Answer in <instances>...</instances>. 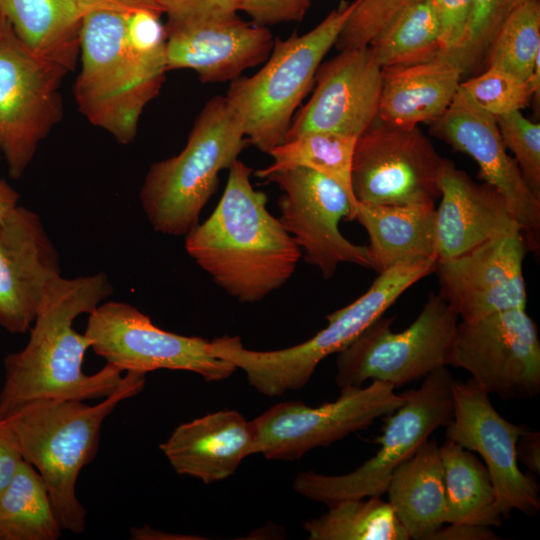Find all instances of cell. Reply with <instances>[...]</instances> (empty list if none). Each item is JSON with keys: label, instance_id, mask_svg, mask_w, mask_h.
I'll list each match as a JSON object with an SVG mask.
<instances>
[{"label": "cell", "instance_id": "cell-1", "mask_svg": "<svg viewBox=\"0 0 540 540\" xmlns=\"http://www.w3.org/2000/svg\"><path fill=\"white\" fill-rule=\"evenodd\" d=\"M160 17L87 0L75 101L92 125L121 144L134 140L144 108L164 82L166 36Z\"/></svg>", "mask_w": 540, "mask_h": 540}, {"label": "cell", "instance_id": "cell-2", "mask_svg": "<svg viewBox=\"0 0 540 540\" xmlns=\"http://www.w3.org/2000/svg\"><path fill=\"white\" fill-rule=\"evenodd\" d=\"M112 290L103 272L71 279L60 275L51 281L26 346L3 360L2 415L35 400H101L119 387L123 372L111 364L94 374L83 372L91 342L73 328L79 315L91 313Z\"/></svg>", "mask_w": 540, "mask_h": 540}, {"label": "cell", "instance_id": "cell-3", "mask_svg": "<svg viewBox=\"0 0 540 540\" xmlns=\"http://www.w3.org/2000/svg\"><path fill=\"white\" fill-rule=\"evenodd\" d=\"M252 172L235 160L216 208L185 236L188 255L240 303L259 302L280 289L302 257L268 211L267 195L252 186Z\"/></svg>", "mask_w": 540, "mask_h": 540}, {"label": "cell", "instance_id": "cell-4", "mask_svg": "<svg viewBox=\"0 0 540 540\" xmlns=\"http://www.w3.org/2000/svg\"><path fill=\"white\" fill-rule=\"evenodd\" d=\"M145 374L126 372L119 387L94 405L78 400H35L4 415L23 459L40 474L63 530L81 534L86 509L76 493L81 470L96 455L104 420L145 387Z\"/></svg>", "mask_w": 540, "mask_h": 540}, {"label": "cell", "instance_id": "cell-5", "mask_svg": "<svg viewBox=\"0 0 540 540\" xmlns=\"http://www.w3.org/2000/svg\"><path fill=\"white\" fill-rule=\"evenodd\" d=\"M437 258L399 264L379 273L369 289L347 306L326 316L328 324L307 341L270 351L250 350L239 336L209 341L211 355L231 362L259 393L282 396L303 388L326 357L354 341L413 284L435 271Z\"/></svg>", "mask_w": 540, "mask_h": 540}, {"label": "cell", "instance_id": "cell-6", "mask_svg": "<svg viewBox=\"0 0 540 540\" xmlns=\"http://www.w3.org/2000/svg\"><path fill=\"white\" fill-rule=\"evenodd\" d=\"M248 140L225 96L207 101L182 151L152 164L140 188L141 207L156 232L186 236Z\"/></svg>", "mask_w": 540, "mask_h": 540}, {"label": "cell", "instance_id": "cell-7", "mask_svg": "<svg viewBox=\"0 0 540 540\" xmlns=\"http://www.w3.org/2000/svg\"><path fill=\"white\" fill-rule=\"evenodd\" d=\"M359 0L332 10L316 27L274 39L264 66L231 81L226 99L239 116L248 142L269 153L284 141L296 109L312 85L327 52Z\"/></svg>", "mask_w": 540, "mask_h": 540}, {"label": "cell", "instance_id": "cell-8", "mask_svg": "<svg viewBox=\"0 0 540 540\" xmlns=\"http://www.w3.org/2000/svg\"><path fill=\"white\" fill-rule=\"evenodd\" d=\"M453 381L447 367L428 374L420 387L401 393L403 403L383 417V433L373 440L381 447L373 457L342 475L299 472L294 491L327 506L345 499L381 497L395 469L452 420Z\"/></svg>", "mask_w": 540, "mask_h": 540}, {"label": "cell", "instance_id": "cell-9", "mask_svg": "<svg viewBox=\"0 0 540 540\" xmlns=\"http://www.w3.org/2000/svg\"><path fill=\"white\" fill-rule=\"evenodd\" d=\"M167 71L191 69L202 83L233 81L264 63L271 31L243 20L235 0H160Z\"/></svg>", "mask_w": 540, "mask_h": 540}, {"label": "cell", "instance_id": "cell-10", "mask_svg": "<svg viewBox=\"0 0 540 540\" xmlns=\"http://www.w3.org/2000/svg\"><path fill=\"white\" fill-rule=\"evenodd\" d=\"M394 317L382 315L337 353L335 382L342 389L381 381L401 387L451 366L459 317L430 293L417 318L394 332Z\"/></svg>", "mask_w": 540, "mask_h": 540}, {"label": "cell", "instance_id": "cell-11", "mask_svg": "<svg viewBox=\"0 0 540 540\" xmlns=\"http://www.w3.org/2000/svg\"><path fill=\"white\" fill-rule=\"evenodd\" d=\"M68 73L35 54L0 16V150L20 178L63 115L60 86Z\"/></svg>", "mask_w": 540, "mask_h": 540}, {"label": "cell", "instance_id": "cell-12", "mask_svg": "<svg viewBox=\"0 0 540 540\" xmlns=\"http://www.w3.org/2000/svg\"><path fill=\"white\" fill-rule=\"evenodd\" d=\"M84 334L96 355L122 372L160 369L193 372L206 382L227 379L237 369L208 350L209 341L165 331L136 307L102 302L89 313Z\"/></svg>", "mask_w": 540, "mask_h": 540}, {"label": "cell", "instance_id": "cell-13", "mask_svg": "<svg viewBox=\"0 0 540 540\" xmlns=\"http://www.w3.org/2000/svg\"><path fill=\"white\" fill-rule=\"evenodd\" d=\"M394 389L391 384L371 381L366 387H344L336 400L317 407L301 401L277 403L252 420L257 454L268 460L293 461L366 429L403 403L402 394Z\"/></svg>", "mask_w": 540, "mask_h": 540}, {"label": "cell", "instance_id": "cell-14", "mask_svg": "<svg viewBox=\"0 0 540 540\" xmlns=\"http://www.w3.org/2000/svg\"><path fill=\"white\" fill-rule=\"evenodd\" d=\"M443 161L418 126L375 121L355 143L353 194L362 204H435Z\"/></svg>", "mask_w": 540, "mask_h": 540}, {"label": "cell", "instance_id": "cell-15", "mask_svg": "<svg viewBox=\"0 0 540 540\" xmlns=\"http://www.w3.org/2000/svg\"><path fill=\"white\" fill-rule=\"evenodd\" d=\"M451 366L489 395L530 399L540 392V341L526 308L458 323Z\"/></svg>", "mask_w": 540, "mask_h": 540}, {"label": "cell", "instance_id": "cell-16", "mask_svg": "<svg viewBox=\"0 0 540 540\" xmlns=\"http://www.w3.org/2000/svg\"><path fill=\"white\" fill-rule=\"evenodd\" d=\"M263 179L282 190L278 219L303 251L306 262L323 278L331 279L342 263L371 269L367 246L350 242L340 232L339 222L350 221L352 212L350 199L340 185L305 167L279 170Z\"/></svg>", "mask_w": 540, "mask_h": 540}, {"label": "cell", "instance_id": "cell-17", "mask_svg": "<svg viewBox=\"0 0 540 540\" xmlns=\"http://www.w3.org/2000/svg\"><path fill=\"white\" fill-rule=\"evenodd\" d=\"M453 416L446 439L477 452L490 475L503 516L517 510L527 516L540 508L539 484L518 467L516 443L528 428L506 420L489 394L472 379L453 381Z\"/></svg>", "mask_w": 540, "mask_h": 540}, {"label": "cell", "instance_id": "cell-18", "mask_svg": "<svg viewBox=\"0 0 540 540\" xmlns=\"http://www.w3.org/2000/svg\"><path fill=\"white\" fill-rule=\"evenodd\" d=\"M527 250L525 237L517 230L459 256L437 260L438 295L461 321L526 308L523 260Z\"/></svg>", "mask_w": 540, "mask_h": 540}, {"label": "cell", "instance_id": "cell-19", "mask_svg": "<svg viewBox=\"0 0 540 540\" xmlns=\"http://www.w3.org/2000/svg\"><path fill=\"white\" fill-rule=\"evenodd\" d=\"M430 125L433 136L477 163L479 178L501 194L528 249L536 250L540 198L526 183L516 160L507 153L495 117L475 105L459 87L444 114Z\"/></svg>", "mask_w": 540, "mask_h": 540}, {"label": "cell", "instance_id": "cell-20", "mask_svg": "<svg viewBox=\"0 0 540 540\" xmlns=\"http://www.w3.org/2000/svg\"><path fill=\"white\" fill-rule=\"evenodd\" d=\"M314 84L310 100L293 117L284 141L313 131L358 138L376 121L382 68L369 46L340 51L321 63Z\"/></svg>", "mask_w": 540, "mask_h": 540}, {"label": "cell", "instance_id": "cell-21", "mask_svg": "<svg viewBox=\"0 0 540 540\" xmlns=\"http://www.w3.org/2000/svg\"><path fill=\"white\" fill-rule=\"evenodd\" d=\"M60 275L59 254L39 215L17 205L0 219V327L27 332L47 287Z\"/></svg>", "mask_w": 540, "mask_h": 540}, {"label": "cell", "instance_id": "cell-22", "mask_svg": "<svg viewBox=\"0 0 540 540\" xmlns=\"http://www.w3.org/2000/svg\"><path fill=\"white\" fill-rule=\"evenodd\" d=\"M436 209V256L446 260L464 254L502 235L521 230L501 194L486 183H476L444 159Z\"/></svg>", "mask_w": 540, "mask_h": 540}, {"label": "cell", "instance_id": "cell-23", "mask_svg": "<svg viewBox=\"0 0 540 540\" xmlns=\"http://www.w3.org/2000/svg\"><path fill=\"white\" fill-rule=\"evenodd\" d=\"M159 448L178 475L210 484L257 454V438L253 421L226 409L179 424Z\"/></svg>", "mask_w": 540, "mask_h": 540}, {"label": "cell", "instance_id": "cell-24", "mask_svg": "<svg viewBox=\"0 0 540 540\" xmlns=\"http://www.w3.org/2000/svg\"><path fill=\"white\" fill-rule=\"evenodd\" d=\"M462 77L461 67L443 52L425 62L383 68L376 121L399 127L433 123L451 104Z\"/></svg>", "mask_w": 540, "mask_h": 540}, {"label": "cell", "instance_id": "cell-25", "mask_svg": "<svg viewBox=\"0 0 540 540\" xmlns=\"http://www.w3.org/2000/svg\"><path fill=\"white\" fill-rule=\"evenodd\" d=\"M354 220L369 236L371 269L378 274L399 264L437 257L434 204L358 203Z\"/></svg>", "mask_w": 540, "mask_h": 540}, {"label": "cell", "instance_id": "cell-26", "mask_svg": "<svg viewBox=\"0 0 540 540\" xmlns=\"http://www.w3.org/2000/svg\"><path fill=\"white\" fill-rule=\"evenodd\" d=\"M386 493L410 539L431 540L446 523L440 446L427 440L393 472Z\"/></svg>", "mask_w": 540, "mask_h": 540}, {"label": "cell", "instance_id": "cell-27", "mask_svg": "<svg viewBox=\"0 0 540 540\" xmlns=\"http://www.w3.org/2000/svg\"><path fill=\"white\" fill-rule=\"evenodd\" d=\"M87 0H0V16L38 56L68 72L79 58Z\"/></svg>", "mask_w": 540, "mask_h": 540}, {"label": "cell", "instance_id": "cell-28", "mask_svg": "<svg viewBox=\"0 0 540 540\" xmlns=\"http://www.w3.org/2000/svg\"><path fill=\"white\" fill-rule=\"evenodd\" d=\"M446 523L500 526L503 515L486 466L469 450L447 440L440 446Z\"/></svg>", "mask_w": 540, "mask_h": 540}, {"label": "cell", "instance_id": "cell-29", "mask_svg": "<svg viewBox=\"0 0 540 540\" xmlns=\"http://www.w3.org/2000/svg\"><path fill=\"white\" fill-rule=\"evenodd\" d=\"M62 531L40 474L23 460L0 496V540H56Z\"/></svg>", "mask_w": 540, "mask_h": 540}, {"label": "cell", "instance_id": "cell-30", "mask_svg": "<svg viewBox=\"0 0 540 540\" xmlns=\"http://www.w3.org/2000/svg\"><path fill=\"white\" fill-rule=\"evenodd\" d=\"M357 138L332 132L313 131L304 133L274 147L268 154L273 163L257 170L258 178L293 167L314 170L336 182L348 195L354 220L358 202L353 194L351 169L354 147Z\"/></svg>", "mask_w": 540, "mask_h": 540}, {"label": "cell", "instance_id": "cell-31", "mask_svg": "<svg viewBox=\"0 0 540 540\" xmlns=\"http://www.w3.org/2000/svg\"><path fill=\"white\" fill-rule=\"evenodd\" d=\"M381 68L431 60L441 51L440 26L432 0L403 9L369 42Z\"/></svg>", "mask_w": 540, "mask_h": 540}, {"label": "cell", "instance_id": "cell-32", "mask_svg": "<svg viewBox=\"0 0 540 540\" xmlns=\"http://www.w3.org/2000/svg\"><path fill=\"white\" fill-rule=\"evenodd\" d=\"M310 540H409L389 502L378 496L345 499L303 524Z\"/></svg>", "mask_w": 540, "mask_h": 540}, {"label": "cell", "instance_id": "cell-33", "mask_svg": "<svg viewBox=\"0 0 540 540\" xmlns=\"http://www.w3.org/2000/svg\"><path fill=\"white\" fill-rule=\"evenodd\" d=\"M539 61L540 2L529 0L515 10L497 32L487 53L485 68H500L529 81Z\"/></svg>", "mask_w": 540, "mask_h": 540}, {"label": "cell", "instance_id": "cell-34", "mask_svg": "<svg viewBox=\"0 0 540 540\" xmlns=\"http://www.w3.org/2000/svg\"><path fill=\"white\" fill-rule=\"evenodd\" d=\"M527 1L472 0L460 42L453 50L443 52L461 67L463 77H471L484 70L487 53L497 32L507 18Z\"/></svg>", "mask_w": 540, "mask_h": 540}, {"label": "cell", "instance_id": "cell-35", "mask_svg": "<svg viewBox=\"0 0 540 540\" xmlns=\"http://www.w3.org/2000/svg\"><path fill=\"white\" fill-rule=\"evenodd\" d=\"M460 89L475 105L494 117L521 111L534 97L529 81L496 67H487L461 81Z\"/></svg>", "mask_w": 540, "mask_h": 540}, {"label": "cell", "instance_id": "cell-36", "mask_svg": "<svg viewBox=\"0 0 540 540\" xmlns=\"http://www.w3.org/2000/svg\"><path fill=\"white\" fill-rule=\"evenodd\" d=\"M495 119L506 148L514 154L526 183L540 198V124L527 119L521 111Z\"/></svg>", "mask_w": 540, "mask_h": 540}, {"label": "cell", "instance_id": "cell-37", "mask_svg": "<svg viewBox=\"0 0 540 540\" xmlns=\"http://www.w3.org/2000/svg\"><path fill=\"white\" fill-rule=\"evenodd\" d=\"M419 1L422 0H359L334 46L339 51L368 46L395 15Z\"/></svg>", "mask_w": 540, "mask_h": 540}, {"label": "cell", "instance_id": "cell-38", "mask_svg": "<svg viewBox=\"0 0 540 540\" xmlns=\"http://www.w3.org/2000/svg\"><path fill=\"white\" fill-rule=\"evenodd\" d=\"M239 11L252 23L267 27L285 22H300L310 7V0H235Z\"/></svg>", "mask_w": 540, "mask_h": 540}, {"label": "cell", "instance_id": "cell-39", "mask_svg": "<svg viewBox=\"0 0 540 540\" xmlns=\"http://www.w3.org/2000/svg\"><path fill=\"white\" fill-rule=\"evenodd\" d=\"M440 26L442 52L453 50L465 31L472 0H432Z\"/></svg>", "mask_w": 540, "mask_h": 540}, {"label": "cell", "instance_id": "cell-40", "mask_svg": "<svg viewBox=\"0 0 540 540\" xmlns=\"http://www.w3.org/2000/svg\"><path fill=\"white\" fill-rule=\"evenodd\" d=\"M23 460L18 439L5 416L0 413V496Z\"/></svg>", "mask_w": 540, "mask_h": 540}, {"label": "cell", "instance_id": "cell-41", "mask_svg": "<svg viewBox=\"0 0 540 540\" xmlns=\"http://www.w3.org/2000/svg\"><path fill=\"white\" fill-rule=\"evenodd\" d=\"M499 537L488 526L450 524L438 529L431 540H496Z\"/></svg>", "mask_w": 540, "mask_h": 540}, {"label": "cell", "instance_id": "cell-42", "mask_svg": "<svg viewBox=\"0 0 540 540\" xmlns=\"http://www.w3.org/2000/svg\"><path fill=\"white\" fill-rule=\"evenodd\" d=\"M516 457L532 473H540V433L527 428L516 443Z\"/></svg>", "mask_w": 540, "mask_h": 540}, {"label": "cell", "instance_id": "cell-43", "mask_svg": "<svg viewBox=\"0 0 540 540\" xmlns=\"http://www.w3.org/2000/svg\"><path fill=\"white\" fill-rule=\"evenodd\" d=\"M92 3L102 4L109 7L121 9L124 11L150 10L163 14V8L160 0H88Z\"/></svg>", "mask_w": 540, "mask_h": 540}, {"label": "cell", "instance_id": "cell-44", "mask_svg": "<svg viewBox=\"0 0 540 540\" xmlns=\"http://www.w3.org/2000/svg\"><path fill=\"white\" fill-rule=\"evenodd\" d=\"M18 192L0 178V219L9 214L19 202Z\"/></svg>", "mask_w": 540, "mask_h": 540}, {"label": "cell", "instance_id": "cell-45", "mask_svg": "<svg viewBox=\"0 0 540 540\" xmlns=\"http://www.w3.org/2000/svg\"><path fill=\"white\" fill-rule=\"evenodd\" d=\"M0 154H1V150H0Z\"/></svg>", "mask_w": 540, "mask_h": 540}]
</instances>
